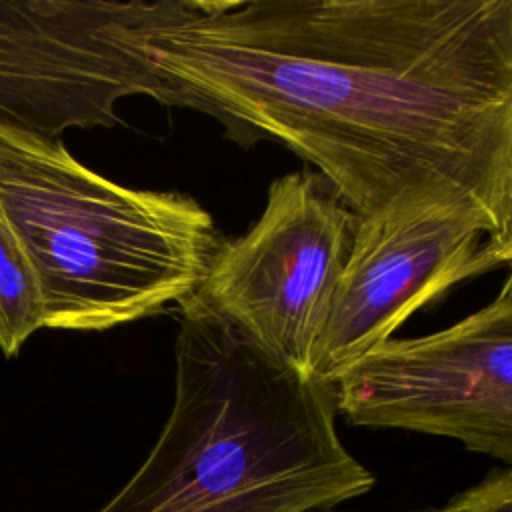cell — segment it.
Returning <instances> with one entry per match:
<instances>
[{"instance_id": "6", "label": "cell", "mask_w": 512, "mask_h": 512, "mask_svg": "<svg viewBox=\"0 0 512 512\" xmlns=\"http://www.w3.org/2000/svg\"><path fill=\"white\" fill-rule=\"evenodd\" d=\"M152 2L0 0V130L60 138L114 126L116 104L174 106L168 80L136 40Z\"/></svg>"}, {"instance_id": "5", "label": "cell", "mask_w": 512, "mask_h": 512, "mask_svg": "<svg viewBox=\"0 0 512 512\" xmlns=\"http://www.w3.org/2000/svg\"><path fill=\"white\" fill-rule=\"evenodd\" d=\"M356 222L322 174H284L252 228L220 244L196 296L252 344L308 374Z\"/></svg>"}, {"instance_id": "1", "label": "cell", "mask_w": 512, "mask_h": 512, "mask_svg": "<svg viewBox=\"0 0 512 512\" xmlns=\"http://www.w3.org/2000/svg\"><path fill=\"white\" fill-rule=\"evenodd\" d=\"M136 40L174 102L276 140L358 218L512 208V0H156Z\"/></svg>"}, {"instance_id": "3", "label": "cell", "mask_w": 512, "mask_h": 512, "mask_svg": "<svg viewBox=\"0 0 512 512\" xmlns=\"http://www.w3.org/2000/svg\"><path fill=\"white\" fill-rule=\"evenodd\" d=\"M0 218L40 282L46 328L110 330L196 294L224 242L176 190L122 186L60 138L0 130Z\"/></svg>"}, {"instance_id": "4", "label": "cell", "mask_w": 512, "mask_h": 512, "mask_svg": "<svg viewBox=\"0 0 512 512\" xmlns=\"http://www.w3.org/2000/svg\"><path fill=\"white\" fill-rule=\"evenodd\" d=\"M330 386L352 426L446 436L512 464V264L490 304L444 330L386 340Z\"/></svg>"}, {"instance_id": "7", "label": "cell", "mask_w": 512, "mask_h": 512, "mask_svg": "<svg viewBox=\"0 0 512 512\" xmlns=\"http://www.w3.org/2000/svg\"><path fill=\"white\" fill-rule=\"evenodd\" d=\"M486 224L428 206L358 218L350 254L310 350L308 374L332 382L422 306L500 264Z\"/></svg>"}, {"instance_id": "10", "label": "cell", "mask_w": 512, "mask_h": 512, "mask_svg": "<svg viewBox=\"0 0 512 512\" xmlns=\"http://www.w3.org/2000/svg\"><path fill=\"white\" fill-rule=\"evenodd\" d=\"M490 240V244L494 246V250H496V254H498V260H500V264L504 266V264H512V208H510V218H508V224H506V230H504V234L500 236V238H488Z\"/></svg>"}, {"instance_id": "8", "label": "cell", "mask_w": 512, "mask_h": 512, "mask_svg": "<svg viewBox=\"0 0 512 512\" xmlns=\"http://www.w3.org/2000/svg\"><path fill=\"white\" fill-rule=\"evenodd\" d=\"M46 328V310L38 276L26 252L0 218V350L6 358Z\"/></svg>"}, {"instance_id": "2", "label": "cell", "mask_w": 512, "mask_h": 512, "mask_svg": "<svg viewBox=\"0 0 512 512\" xmlns=\"http://www.w3.org/2000/svg\"><path fill=\"white\" fill-rule=\"evenodd\" d=\"M330 382L244 338L196 294L178 304L170 416L92 512H306L372 490L336 432Z\"/></svg>"}, {"instance_id": "11", "label": "cell", "mask_w": 512, "mask_h": 512, "mask_svg": "<svg viewBox=\"0 0 512 512\" xmlns=\"http://www.w3.org/2000/svg\"><path fill=\"white\" fill-rule=\"evenodd\" d=\"M306 512H360V510H338L336 506H326V508H314V510H306ZM414 512H466V500L460 492L456 498H452L444 506H434V508L414 510Z\"/></svg>"}, {"instance_id": "9", "label": "cell", "mask_w": 512, "mask_h": 512, "mask_svg": "<svg viewBox=\"0 0 512 512\" xmlns=\"http://www.w3.org/2000/svg\"><path fill=\"white\" fill-rule=\"evenodd\" d=\"M462 496L466 512H512V470H492Z\"/></svg>"}]
</instances>
